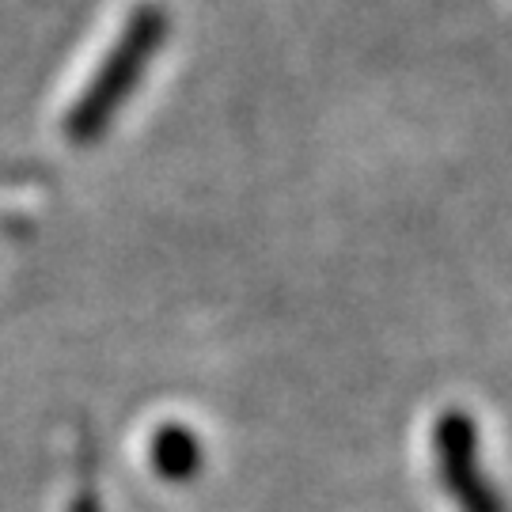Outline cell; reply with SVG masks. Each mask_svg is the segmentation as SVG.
<instances>
[{
    "mask_svg": "<svg viewBox=\"0 0 512 512\" xmlns=\"http://www.w3.org/2000/svg\"><path fill=\"white\" fill-rule=\"evenodd\" d=\"M167 27H171V19H167V8H160V4H141L126 19V27L114 38L99 73L84 84L80 99L65 114V137L73 145H92L107 133V126L118 118V110L129 103V95L141 88L152 57L164 50Z\"/></svg>",
    "mask_w": 512,
    "mask_h": 512,
    "instance_id": "cell-1",
    "label": "cell"
},
{
    "mask_svg": "<svg viewBox=\"0 0 512 512\" xmlns=\"http://www.w3.org/2000/svg\"><path fill=\"white\" fill-rule=\"evenodd\" d=\"M433 452L444 490L463 512H505L490 482L478 471V433L475 421L459 410H448L433 425Z\"/></svg>",
    "mask_w": 512,
    "mask_h": 512,
    "instance_id": "cell-2",
    "label": "cell"
},
{
    "mask_svg": "<svg viewBox=\"0 0 512 512\" xmlns=\"http://www.w3.org/2000/svg\"><path fill=\"white\" fill-rule=\"evenodd\" d=\"M152 467H156V475L171 478V482H183V478L198 475L202 444L183 425H164L152 437Z\"/></svg>",
    "mask_w": 512,
    "mask_h": 512,
    "instance_id": "cell-3",
    "label": "cell"
},
{
    "mask_svg": "<svg viewBox=\"0 0 512 512\" xmlns=\"http://www.w3.org/2000/svg\"><path fill=\"white\" fill-rule=\"evenodd\" d=\"M69 512H99V497H95L92 486H84V490H80V494L73 497Z\"/></svg>",
    "mask_w": 512,
    "mask_h": 512,
    "instance_id": "cell-4",
    "label": "cell"
}]
</instances>
